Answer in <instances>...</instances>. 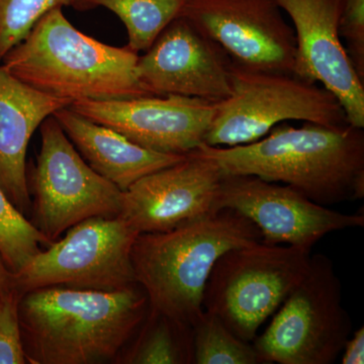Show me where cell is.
<instances>
[{"label": "cell", "mask_w": 364, "mask_h": 364, "mask_svg": "<svg viewBox=\"0 0 364 364\" xmlns=\"http://www.w3.org/2000/svg\"><path fill=\"white\" fill-rule=\"evenodd\" d=\"M191 152L212 160L223 173L280 182L326 207L364 196V132L350 124L284 122L247 145L203 143Z\"/></svg>", "instance_id": "obj_1"}, {"label": "cell", "mask_w": 364, "mask_h": 364, "mask_svg": "<svg viewBox=\"0 0 364 364\" xmlns=\"http://www.w3.org/2000/svg\"><path fill=\"white\" fill-rule=\"evenodd\" d=\"M139 284L119 291L51 287L21 296L18 317L26 363L119 360L149 313Z\"/></svg>", "instance_id": "obj_2"}, {"label": "cell", "mask_w": 364, "mask_h": 364, "mask_svg": "<svg viewBox=\"0 0 364 364\" xmlns=\"http://www.w3.org/2000/svg\"><path fill=\"white\" fill-rule=\"evenodd\" d=\"M138 53L88 37L62 7L40 18L1 66L35 90L72 102L153 97L136 74Z\"/></svg>", "instance_id": "obj_3"}, {"label": "cell", "mask_w": 364, "mask_h": 364, "mask_svg": "<svg viewBox=\"0 0 364 364\" xmlns=\"http://www.w3.org/2000/svg\"><path fill=\"white\" fill-rule=\"evenodd\" d=\"M262 242L259 229L229 208L166 232L139 234L131 250L136 282L150 311L193 326L203 311L215 263L231 249Z\"/></svg>", "instance_id": "obj_4"}, {"label": "cell", "mask_w": 364, "mask_h": 364, "mask_svg": "<svg viewBox=\"0 0 364 364\" xmlns=\"http://www.w3.org/2000/svg\"><path fill=\"white\" fill-rule=\"evenodd\" d=\"M231 95L215 102L203 144L234 147L256 142L289 121L349 124L338 98L294 74L253 70L232 61Z\"/></svg>", "instance_id": "obj_5"}, {"label": "cell", "mask_w": 364, "mask_h": 364, "mask_svg": "<svg viewBox=\"0 0 364 364\" xmlns=\"http://www.w3.org/2000/svg\"><path fill=\"white\" fill-rule=\"evenodd\" d=\"M310 258L306 249L263 241L231 249L217 260L208 277L203 310L251 343L304 277Z\"/></svg>", "instance_id": "obj_6"}, {"label": "cell", "mask_w": 364, "mask_h": 364, "mask_svg": "<svg viewBox=\"0 0 364 364\" xmlns=\"http://www.w3.org/2000/svg\"><path fill=\"white\" fill-rule=\"evenodd\" d=\"M252 344L265 363L331 364L352 333L342 306V287L334 265L311 254L308 269Z\"/></svg>", "instance_id": "obj_7"}, {"label": "cell", "mask_w": 364, "mask_h": 364, "mask_svg": "<svg viewBox=\"0 0 364 364\" xmlns=\"http://www.w3.org/2000/svg\"><path fill=\"white\" fill-rule=\"evenodd\" d=\"M138 235L119 217L86 219L13 274V287L23 294L51 287L112 291L134 286L131 250Z\"/></svg>", "instance_id": "obj_8"}, {"label": "cell", "mask_w": 364, "mask_h": 364, "mask_svg": "<svg viewBox=\"0 0 364 364\" xmlns=\"http://www.w3.org/2000/svg\"><path fill=\"white\" fill-rule=\"evenodd\" d=\"M40 127L41 150L31 174L33 226L53 243L90 218L119 217L124 191L91 168L54 117Z\"/></svg>", "instance_id": "obj_9"}, {"label": "cell", "mask_w": 364, "mask_h": 364, "mask_svg": "<svg viewBox=\"0 0 364 364\" xmlns=\"http://www.w3.org/2000/svg\"><path fill=\"white\" fill-rule=\"evenodd\" d=\"M229 208L259 229L264 243L312 250L326 235L364 226V215L342 214L312 202L289 186L255 176L223 173L215 210Z\"/></svg>", "instance_id": "obj_10"}, {"label": "cell", "mask_w": 364, "mask_h": 364, "mask_svg": "<svg viewBox=\"0 0 364 364\" xmlns=\"http://www.w3.org/2000/svg\"><path fill=\"white\" fill-rule=\"evenodd\" d=\"M253 70L294 74V28L273 0H191L181 16Z\"/></svg>", "instance_id": "obj_11"}, {"label": "cell", "mask_w": 364, "mask_h": 364, "mask_svg": "<svg viewBox=\"0 0 364 364\" xmlns=\"http://www.w3.org/2000/svg\"><path fill=\"white\" fill-rule=\"evenodd\" d=\"M231 57L221 46L178 16L139 56L136 74L153 97L219 102L231 95Z\"/></svg>", "instance_id": "obj_12"}, {"label": "cell", "mask_w": 364, "mask_h": 364, "mask_svg": "<svg viewBox=\"0 0 364 364\" xmlns=\"http://www.w3.org/2000/svg\"><path fill=\"white\" fill-rule=\"evenodd\" d=\"M69 109L112 129L146 149L188 155L205 141L214 117L215 102L167 95L78 100L72 102Z\"/></svg>", "instance_id": "obj_13"}, {"label": "cell", "mask_w": 364, "mask_h": 364, "mask_svg": "<svg viewBox=\"0 0 364 364\" xmlns=\"http://www.w3.org/2000/svg\"><path fill=\"white\" fill-rule=\"evenodd\" d=\"M294 23L296 51L294 75L321 83L343 107L347 121L364 128V82L341 38L343 0H273Z\"/></svg>", "instance_id": "obj_14"}, {"label": "cell", "mask_w": 364, "mask_h": 364, "mask_svg": "<svg viewBox=\"0 0 364 364\" xmlns=\"http://www.w3.org/2000/svg\"><path fill=\"white\" fill-rule=\"evenodd\" d=\"M223 172L195 152L152 172L124 191L119 217L136 233H157L202 219L215 212Z\"/></svg>", "instance_id": "obj_15"}, {"label": "cell", "mask_w": 364, "mask_h": 364, "mask_svg": "<svg viewBox=\"0 0 364 364\" xmlns=\"http://www.w3.org/2000/svg\"><path fill=\"white\" fill-rule=\"evenodd\" d=\"M70 105L31 87L0 65V188L21 214L32 208L26 161L31 138L47 117Z\"/></svg>", "instance_id": "obj_16"}, {"label": "cell", "mask_w": 364, "mask_h": 364, "mask_svg": "<svg viewBox=\"0 0 364 364\" xmlns=\"http://www.w3.org/2000/svg\"><path fill=\"white\" fill-rule=\"evenodd\" d=\"M53 117L91 168L123 191L142 177L176 164L186 156L146 149L69 107L59 109Z\"/></svg>", "instance_id": "obj_17"}, {"label": "cell", "mask_w": 364, "mask_h": 364, "mask_svg": "<svg viewBox=\"0 0 364 364\" xmlns=\"http://www.w3.org/2000/svg\"><path fill=\"white\" fill-rule=\"evenodd\" d=\"M119 360L129 364L193 363V327L149 309Z\"/></svg>", "instance_id": "obj_18"}, {"label": "cell", "mask_w": 364, "mask_h": 364, "mask_svg": "<svg viewBox=\"0 0 364 364\" xmlns=\"http://www.w3.org/2000/svg\"><path fill=\"white\" fill-rule=\"evenodd\" d=\"M78 9L102 6L119 16L128 31V47L146 51L191 0H75Z\"/></svg>", "instance_id": "obj_19"}, {"label": "cell", "mask_w": 364, "mask_h": 364, "mask_svg": "<svg viewBox=\"0 0 364 364\" xmlns=\"http://www.w3.org/2000/svg\"><path fill=\"white\" fill-rule=\"evenodd\" d=\"M191 327L195 364H267L252 343L237 337L214 314L203 310Z\"/></svg>", "instance_id": "obj_20"}, {"label": "cell", "mask_w": 364, "mask_h": 364, "mask_svg": "<svg viewBox=\"0 0 364 364\" xmlns=\"http://www.w3.org/2000/svg\"><path fill=\"white\" fill-rule=\"evenodd\" d=\"M51 244L0 188V256L9 272H21L42 251L41 246Z\"/></svg>", "instance_id": "obj_21"}, {"label": "cell", "mask_w": 364, "mask_h": 364, "mask_svg": "<svg viewBox=\"0 0 364 364\" xmlns=\"http://www.w3.org/2000/svg\"><path fill=\"white\" fill-rule=\"evenodd\" d=\"M75 0H0V62L25 40L42 16Z\"/></svg>", "instance_id": "obj_22"}, {"label": "cell", "mask_w": 364, "mask_h": 364, "mask_svg": "<svg viewBox=\"0 0 364 364\" xmlns=\"http://www.w3.org/2000/svg\"><path fill=\"white\" fill-rule=\"evenodd\" d=\"M21 296L14 287L0 293V364L28 363L18 317Z\"/></svg>", "instance_id": "obj_23"}, {"label": "cell", "mask_w": 364, "mask_h": 364, "mask_svg": "<svg viewBox=\"0 0 364 364\" xmlns=\"http://www.w3.org/2000/svg\"><path fill=\"white\" fill-rule=\"evenodd\" d=\"M339 36L347 54L364 82V0H343Z\"/></svg>", "instance_id": "obj_24"}, {"label": "cell", "mask_w": 364, "mask_h": 364, "mask_svg": "<svg viewBox=\"0 0 364 364\" xmlns=\"http://www.w3.org/2000/svg\"><path fill=\"white\" fill-rule=\"evenodd\" d=\"M342 364L364 363V328H359L347 339L341 352Z\"/></svg>", "instance_id": "obj_25"}, {"label": "cell", "mask_w": 364, "mask_h": 364, "mask_svg": "<svg viewBox=\"0 0 364 364\" xmlns=\"http://www.w3.org/2000/svg\"><path fill=\"white\" fill-rule=\"evenodd\" d=\"M11 287H13V273L9 272L0 256V293Z\"/></svg>", "instance_id": "obj_26"}]
</instances>
